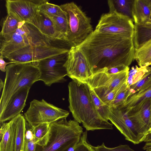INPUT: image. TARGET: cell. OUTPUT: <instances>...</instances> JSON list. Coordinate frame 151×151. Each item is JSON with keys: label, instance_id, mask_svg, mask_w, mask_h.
I'll use <instances>...</instances> for the list:
<instances>
[{"label": "cell", "instance_id": "7c38bea8", "mask_svg": "<svg viewBox=\"0 0 151 151\" xmlns=\"http://www.w3.org/2000/svg\"><path fill=\"white\" fill-rule=\"evenodd\" d=\"M129 70L128 67L124 71L113 74L103 71L97 72L84 82L86 83L101 99L127 81Z\"/></svg>", "mask_w": 151, "mask_h": 151}, {"label": "cell", "instance_id": "30bf717a", "mask_svg": "<svg viewBox=\"0 0 151 151\" xmlns=\"http://www.w3.org/2000/svg\"><path fill=\"white\" fill-rule=\"evenodd\" d=\"M134 27L131 19L114 11L102 14L94 30L101 33L133 38Z\"/></svg>", "mask_w": 151, "mask_h": 151}, {"label": "cell", "instance_id": "9c48e42d", "mask_svg": "<svg viewBox=\"0 0 151 151\" xmlns=\"http://www.w3.org/2000/svg\"><path fill=\"white\" fill-rule=\"evenodd\" d=\"M109 120L124 135L125 139L134 144L143 142L149 133L130 118L127 109L123 105L110 107Z\"/></svg>", "mask_w": 151, "mask_h": 151}, {"label": "cell", "instance_id": "277c9868", "mask_svg": "<svg viewBox=\"0 0 151 151\" xmlns=\"http://www.w3.org/2000/svg\"><path fill=\"white\" fill-rule=\"evenodd\" d=\"M58 41L45 35L31 24L21 22L16 30L0 36V55L4 58L27 46L49 45Z\"/></svg>", "mask_w": 151, "mask_h": 151}, {"label": "cell", "instance_id": "44dd1931", "mask_svg": "<svg viewBox=\"0 0 151 151\" xmlns=\"http://www.w3.org/2000/svg\"><path fill=\"white\" fill-rule=\"evenodd\" d=\"M133 1L132 0H108L109 11H116L128 17L133 21L132 11Z\"/></svg>", "mask_w": 151, "mask_h": 151}, {"label": "cell", "instance_id": "83f0119b", "mask_svg": "<svg viewBox=\"0 0 151 151\" xmlns=\"http://www.w3.org/2000/svg\"><path fill=\"white\" fill-rule=\"evenodd\" d=\"M150 66L151 68L150 70L140 80L128 88L129 97L136 93L145 90L151 85Z\"/></svg>", "mask_w": 151, "mask_h": 151}, {"label": "cell", "instance_id": "7a4b0ae2", "mask_svg": "<svg viewBox=\"0 0 151 151\" xmlns=\"http://www.w3.org/2000/svg\"><path fill=\"white\" fill-rule=\"evenodd\" d=\"M69 108L74 120L87 131L113 129V125L100 115L86 82L72 80L68 85Z\"/></svg>", "mask_w": 151, "mask_h": 151}, {"label": "cell", "instance_id": "4fadbf2b", "mask_svg": "<svg viewBox=\"0 0 151 151\" xmlns=\"http://www.w3.org/2000/svg\"><path fill=\"white\" fill-rule=\"evenodd\" d=\"M64 66L72 80L84 82L93 74L84 56L76 47H70Z\"/></svg>", "mask_w": 151, "mask_h": 151}, {"label": "cell", "instance_id": "2e32d148", "mask_svg": "<svg viewBox=\"0 0 151 151\" xmlns=\"http://www.w3.org/2000/svg\"><path fill=\"white\" fill-rule=\"evenodd\" d=\"M127 110L130 118L138 125L147 130L149 133L151 98L145 99L136 106L127 109Z\"/></svg>", "mask_w": 151, "mask_h": 151}, {"label": "cell", "instance_id": "8d00e7d4", "mask_svg": "<svg viewBox=\"0 0 151 151\" xmlns=\"http://www.w3.org/2000/svg\"><path fill=\"white\" fill-rule=\"evenodd\" d=\"M128 67H129L124 65H120L112 68L108 69L105 70L101 71L104 72L109 74H116L125 70Z\"/></svg>", "mask_w": 151, "mask_h": 151}, {"label": "cell", "instance_id": "ee69618b", "mask_svg": "<svg viewBox=\"0 0 151 151\" xmlns=\"http://www.w3.org/2000/svg\"><path fill=\"white\" fill-rule=\"evenodd\" d=\"M147 151H151V148H149L147 150H146Z\"/></svg>", "mask_w": 151, "mask_h": 151}, {"label": "cell", "instance_id": "b9f144b4", "mask_svg": "<svg viewBox=\"0 0 151 151\" xmlns=\"http://www.w3.org/2000/svg\"><path fill=\"white\" fill-rule=\"evenodd\" d=\"M149 133H151V119L150 121V132Z\"/></svg>", "mask_w": 151, "mask_h": 151}, {"label": "cell", "instance_id": "4dcf8cb0", "mask_svg": "<svg viewBox=\"0 0 151 151\" xmlns=\"http://www.w3.org/2000/svg\"><path fill=\"white\" fill-rule=\"evenodd\" d=\"M49 0H46L38 7V10L48 17L60 15L64 11L60 6L50 3Z\"/></svg>", "mask_w": 151, "mask_h": 151}, {"label": "cell", "instance_id": "ab89813d", "mask_svg": "<svg viewBox=\"0 0 151 151\" xmlns=\"http://www.w3.org/2000/svg\"><path fill=\"white\" fill-rule=\"evenodd\" d=\"M144 1L151 11V0H144Z\"/></svg>", "mask_w": 151, "mask_h": 151}, {"label": "cell", "instance_id": "484cf974", "mask_svg": "<svg viewBox=\"0 0 151 151\" xmlns=\"http://www.w3.org/2000/svg\"><path fill=\"white\" fill-rule=\"evenodd\" d=\"M151 98V85L145 90L129 96L123 105L127 109L134 106L142 101Z\"/></svg>", "mask_w": 151, "mask_h": 151}, {"label": "cell", "instance_id": "e575fe53", "mask_svg": "<svg viewBox=\"0 0 151 151\" xmlns=\"http://www.w3.org/2000/svg\"><path fill=\"white\" fill-rule=\"evenodd\" d=\"M127 87L128 86L126 81L116 88L111 91L101 99L105 104L109 106L110 103L114 99L116 96L121 91Z\"/></svg>", "mask_w": 151, "mask_h": 151}, {"label": "cell", "instance_id": "d6a6232c", "mask_svg": "<svg viewBox=\"0 0 151 151\" xmlns=\"http://www.w3.org/2000/svg\"><path fill=\"white\" fill-rule=\"evenodd\" d=\"M36 145L31 127L27 122L24 142L22 151H35Z\"/></svg>", "mask_w": 151, "mask_h": 151}, {"label": "cell", "instance_id": "8fae6325", "mask_svg": "<svg viewBox=\"0 0 151 151\" xmlns=\"http://www.w3.org/2000/svg\"><path fill=\"white\" fill-rule=\"evenodd\" d=\"M68 53L53 56L40 61L37 65L40 72L39 81H42L48 86H50L54 83L64 81V77L67 76V71L64 65Z\"/></svg>", "mask_w": 151, "mask_h": 151}, {"label": "cell", "instance_id": "60d3db41", "mask_svg": "<svg viewBox=\"0 0 151 151\" xmlns=\"http://www.w3.org/2000/svg\"><path fill=\"white\" fill-rule=\"evenodd\" d=\"M4 86V82H3L1 79L0 81V91H1L2 88L3 89Z\"/></svg>", "mask_w": 151, "mask_h": 151}, {"label": "cell", "instance_id": "ba28073f", "mask_svg": "<svg viewBox=\"0 0 151 151\" xmlns=\"http://www.w3.org/2000/svg\"><path fill=\"white\" fill-rule=\"evenodd\" d=\"M69 114L68 111L56 106L43 99L40 101L34 99L30 103L24 117L28 124L33 127L66 119Z\"/></svg>", "mask_w": 151, "mask_h": 151}, {"label": "cell", "instance_id": "4316f807", "mask_svg": "<svg viewBox=\"0 0 151 151\" xmlns=\"http://www.w3.org/2000/svg\"><path fill=\"white\" fill-rule=\"evenodd\" d=\"M49 17L52 21L57 31L64 38L65 42L68 29V21L66 12L64 11L59 15Z\"/></svg>", "mask_w": 151, "mask_h": 151}, {"label": "cell", "instance_id": "7402d4cb", "mask_svg": "<svg viewBox=\"0 0 151 151\" xmlns=\"http://www.w3.org/2000/svg\"><path fill=\"white\" fill-rule=\"evenodd\" d=\"M134 60L139 66H151V40L135 50Z\"/></svg>", "mask_w": 151, "mask_h": 151}, {"label": "cell", "instance_id": "d4e9b609", "mask_svg": "<svg viewBox=\"0 0 151 151\" xmlns=\"http://www.w3.org/2000/svg\"><path fill=\"white\" fill-rule=\"evenodd\" d=\"M150 68L151 66L138 67L135 65L132 67L129 71L127 80L128 88L140 80Z\"/></svg>", "mask_w": 151, "mask_h": 151}, {"label": "cell", "instance_id": "7bdbcfd3", "mask_svg": "<svg viewBox=\"0 0 151 151\" xmlns=\"http://www.w3.org/2000/svg\"><path fill=\"white\" fill-rule=\"evenodd\" d=\"M147 23H148L149 24H151V15L150 17V18L149 20H148V22H147Z\"/></svg>", "mask_w": 151, "mask_h": 151}, {"label": "cell", "instance_id": "836d02e7", "mask_svg": "<svg viewBox=\"0 0 151 151\" xmlns=\"http://www.w3.org/2000/svg\"><path fill=\"white\" fill-rule=\"evenodd\" d=\"M129 97V90L128 87L121 91L110 103V107H116L123 105Z\"/></svg>", "mask_w": 151, "mask_h": 151}, {"label": "cell", "instance_id": "ac0fdd59", "mask_svg": "<svg viewBox=\"0 0 151 151\" xmlns=\"http://www.w3.org/2000/svg\"><path fill=\"white\" fill-rule=\"evenodd\" d=\"M17 116L1 124L0 151H14L17 130Z\"/></svg>", "mask_w": 151, "mask_h": 151}, {"label": "cell", "instance_id": "cb8c5ba5", "mask_svg": "<svg viewBox=\"0 0 151 151\" xmlns=\"http://www.w3.org/2000/svg\"><path fill=\"white\" fill-rule=\"evenodd\" d=\"M50 124L44 123L32 127L34 140L37 145H45L48 140Z\"/></svg>", "mask_w": 151, "mask_h": 151}, {"label": "cell", "instance_id": "3957f363", "mask_svg": "<svg viewBox=\"0 0 151 151\" xmlns=\"http://www.w3.org/2000/svg\"><path fill=\"white\" fill-rule=\"evenodd\" d=\"M6 68L4 86L0 101V114L19 90L25 86L31 87L39 81L40 77L38 67L32 63H11Z\"/></svg>", "mask_w": 151, "mask_h": 151}, {"label": "cell", "instance_id": "e0dca14e", "mask_svg": "<svg viewBox=\"0 0 151 151\" xmlns=\"http://www.w3.org/2000/svg\"><path fill=\"white\" fill-rule=\"evenodd\" d=\"M28 23L34 26L42 33L50 38L65 42L64 38L57 31L50 18L39 10L34 18Z\"/></svg>", "mask_w": 151, "mask_h": 151}, {"label": "cell", "instance_id": "d6986e66", "mask_svg": "<svg viewBox=\"0 0 151 151\" xmlns=\"http://www.w3.org/2000/svg\"><path fill=\"white\" fill-rule=\"evenodd\" d=\"M132 13L134 24H143L149 20L151 11L144 0H134L133 1Z\"/></svg>", "mask_w": 151, "mask_h": 151}, {"label": "cell", "instance_id": "ffe728a7", "mask_svg": "<svg viewBox=\"0 0 151 151\" xmlns=\"http://www.w3.org/2000/svg\"><path fill=\"white\" fill-rule=\"evenodd\" d=\"M133 40L135 50L140 47L151 40V24H134Z\"/></svg>", "mask_w": 151, "mask_h": 151}, {"label": "cell", "instance_id": "52a82bcc", "mask_svg": "<svg viewBox=\"0 0 151 151\" xmlns=\"http://www.w3.org/2000/svg\"><path fill=\"white\" fill-rule=\"evenodd\" d=\"M62 41H56L49 45L27 46L11 53L4 58L14 63H32L37 66L42 60L68 52L69 49L60 43Z\"/></svg>", "mask_w": 151, "mask_h": 151}, {"label": "cell", "instance_id": "603a6c76", "mask_svg": "<svg viewBox=\"0 0 151 151\" xmlns=\"http://www.w3.org/2000/svg\"><path fill=\"white\" fill-rule=\"evenodd\" d=\"M17 130L14 151H22L24 145L27 121L21 114L17 116Z\"/></svg>", "mask_w": 151, "mask_h": 151}, {"label": "cell", "instance_id": "f546056e", "mask_svg": "<svg viewBox=\"0 0 151 151\" xmlns=\"http://www.w3.org/2000/svg\"><path fill=\"white\" fill-rule=\"evenodd\" d=\"M20 22L13 16L7 14L3 22L0 36L12 33L16 30L18 28Z\"/></svg>", "mask_w": 151, "mask_h": 151}, {"label": "cell", "instance_id": "1f68e13d", "mask_svg": "<svg viewBox=\"0 0 151 151\" xmlns=\"http://www.w3.org/2000/svg\"><path fill=\"white\" fill-rule=\"evenodd\" d=\"M67 151H97L95 147L92 145L88 142L87 139V131L83 132L80 140L75 146L70 148Z\"/></svg>", "mask_w": 151, "mask_h": 151}, {"label": "cell", "instance_id": "f35d334b", "mask_svg": "<svg viewBox=\"0 0 151 151\" xmlns=\"http://www.w3.org/2000/svg\"><path fill=\"white\" fill-rule=\"evenodd\" d=\"M4 58L2 55H0V69L3 72H6V67L7 65H9L11 63H14L13 62H6L4 60Z\"/></svg>", "mask_w": 151, "mask_h": 151}, {"label": "cell", "instance_id": "5b68a950", "mask_svg": "<svg viewBox=\"0 0 151 151\" xmlns=\"http://www.w3.org/2000/svg\"><path fill=\"white\" fill-rule=\"evenodd\" d=\"M83 132L82 127L75 120H59L50 124L46 144L37 145L35 151H67L78 144Z\"/></svg>", "mask_w": 151, "mask_h": 151}, {"label": "cell", "instance_id": "5bb4252c", "mask_svg": "<svg viewBox=\"0 0 151 151\" xmlns=\"http://www.w3.org/2000/svg\"><path fill=\"white\" fill-rule=\"evenodd\" d=\"M46 0H7L5 6L7 14L20 22H29L36 15L39 6Z\"/></svg>", "mask_w": 151, "mask_h": 151}, {"label": "cell", "instance_id": "9a60e30c", "mask_svg": "<svg viewBox=\"0 0 151 151\" xmlns=\"http://www.w3.org/2000/svg\"><path fill=\"white\" fill-rule=\"evenodd\" d=\"M31 87L28 86L23 87L13 96L3 111L0 114L1 124L12 120L21 114L26 105Z\"/></svg>", "mask_w": 151, "mask_h": 151}, {"label": "cell", "instance_id": "74e56055", "mask_svg": "<svg viewBox=\"0 0 151 151\" xmlns=\"http://www.w3.org/2000/svg\"><path fill=\"white\" fill-rule=\"evenodd\" d=\"M143 142L145 143L143 147V149L146 150L151 148V133H149L146 135Z\"/></svg>", "mask_w": 151, "mask_h": 151}, {"label": "cell", "instance_id": "f1b7e54d", "mask_svg": "<svg viewBox=\"0 0 151 151\" xmlns=\"http://www.w3.org/2000/svg\"><path fill=\"white\" fill-rule=\"evenodd\" d=\"M90 89L92 99L96 110L104 119L109 121L110 107L101 101L92 89Z\"/></svg>", "mask_w": 151, "mask_h": 151}, {"label": "cell", "instance_id": "8992f818", "mask_svg": "<svg viewBox=\"0 0 151 151\" xmlns=\"http://www.w3.org/2000/svg\"><path fill=\"white\" fill-rule=\"evenodd\" d=\"M68 17V29L65 42L76 47L93 31L91 19L73 2L60 5Z\"/></svg>", "mask_w": 151, "mask_h": 151}, {"label": "cell", "instance_id": "d590c367", "mask_svg": "<svg viewBox=\"0 0 151 151\" xmlns=\"http://www.w3.org/2000/svg\"><path fill=\"white\" fill-rule=\"evenodd\" d=\"M95 147L97 151H135L127 145H120L115 147H109L106 146L104 142Z\"/></svg>", "mask_w": 151, "mask_h": 151}, {"label": "cell", "instance_id": "6da1fadb", "mask_svg": "<svg viewBox=\"0 0 151 151\" xmlns=\"http://www.w3.org/2000/svg\"><path fill=\"white\" fill-rule=\"evenodd\" d=\"M76 47L84 56L93 74L120 65L129 67L135 52L133 38L95 30Z\"/></svg>", "mask_w": 151, "mask_h": 151}]
</instances>
